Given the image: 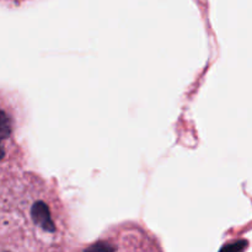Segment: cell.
Here are the masks:
<instances>
[{"label": "cell", "mask_w": 252, "mask_h": 252, "mask_svg": "<svg viewBox=\"0 0 252 252\" xmlns=\"http://www.w3.org/2000/svg\"><path fill=\"white\" fill-rule=\"evenodd\" d=\"M69 241L68 214L53 185L33 172L2 180L0 250L63 251Z\"/></svg>", "instance_id": "cell-1"}, {"label": "cell", "mask_w": 252, "mask_h": 252, "mask_svg": "<svg viewBox=\"0 0 252 252\" xmlns=\"http://www.w3.org/2000/svg\"><path fill=\"white\" fill-rule=\"evenodd\" d=\"M2 4L5 5H11V6H15V5H21L24 2L29 1V0H1Z\"/></svg>", "instance_id": "cell-2"}]
</instances>
